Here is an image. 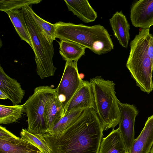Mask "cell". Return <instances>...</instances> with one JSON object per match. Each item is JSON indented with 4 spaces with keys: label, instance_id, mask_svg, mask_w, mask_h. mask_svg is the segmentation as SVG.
<instances>
[{
    "label": "cell",
    "instance_id": "cell-10",
    "mask_svg": "<svg viewBox=\"0 0 153 153\" xmlns=\"http://www.w3.org/2000/svg\"><path fill=\"white\" fill-rule=\"evenodd\" d=\"M88 109L95 110L94 96L90 82L82 80L80 86L65 108L64 116L73 110Z\"/></svg>",
    "mask_w": 153,
    "mask_h": 153
},
{
    "label": "cell",
    "instance_id": "cell-7",
    "mask_svg": "<svg viewBox=\"0 0 153 153\" xmlns=\"http://www.w3.org/2000/svg\"><path fill=\"white\" fill-rule=\"evenodd\" d=\"M77 62L66 61L60 81L55 89L56 95L65 110L82 83V80L78 71Z\"/></svg>",
    "mask_w": 153,
    "mask_h": 153
},
{
    "label": "cell",
    "instance_id": "cell-19",
    "mask_svg": "<svg viewBox=\"0 0 153 153\" xmlns=\"http://www.w3.org/2000/svg\"><path fill=\"white\" fill-rule=\"evenodd\" d=\"M58 42L59 53L66 61H78L85 54L86 48L77 43L63 40Z\"/></svg>",
    "mask_w": 153,
    "mask_h": 153
},
{
    "label": "cell",
    "instance_id": "cell-1",
    "mask_svg": "<svg viewBox=\"0 0 153 153\" xmlns=\"http://www.w3.org/2000/svg\"><path fill=\"white\" fill-rule=\"evenodd\" d=\"M103 131L97 112L88 109L64 131L42 136L51 153H99Z\"/></svg>",
    "mask_w": 153,
    "mask_h": 153
},
{
    "label": "cell",
    "instance_id": "cell-4",
    "mask_svg": "<svg viewBox=\"0 0 153 153\" xmlns=\"http://www.w3.org/2000/svg\"><path fill=\"white\" fill-rule=\"evenodd\" d=\"M94 96L95 111L103 131L119 124L120 112L119 100L116 95L115 84L97 76L90 79Z\"/></svg>",
    "mask_w": 153,
    "mask_h": 153
},
{
    "label": "cell",
    "instance_id": "cell-25",
    "mask_svg": "<svg viewBox=\"0 0 153 153\" xmlns=\"http://www.w3.org/2000/svg\"><path fill=\"white\" fill-rule=\"evenodd\" d=\"M19 137L7 130L5 127L0 126V140L8 142H12Z\"/></svg>",
    "mask_w": 153,
    "mask_h": 153
},
{
    "label": "cell",
    "instance_id": "cell-21",
    "mask_svg": "<svg viewBox=\"0 0 153 153\" xmlns=\"http://www.w3.org/2000/svg\"><path fill=\"white\" fill-rule=\"evenodd\" d=\"M30 10L31 15L43 35L51 44L56 40V27L54 24L51 23L42 19L32 10L31 5Z\"/></svg>",
    "mask_w": 153,
    "mask_h": 153
},
{
    "label": "cell",
    "instance_id": "cell-23",
    "mask_svg": "<svg viewBox=\"0 0 153 153\" xmlns=\"http://www.w3.org/2000/svg\"><path fill=\"white\" fill-rule=\"evenodd\" d=\"M85 110L78 109L68 113L63 117L55 125L52 130L48 132L56 133L64 131L82 114Z\"/></svg>",
    "mask_w": 153,
    "mask_h": 153
},
{
    "label": "cell",
    "instance_id": "cell-27",
    "mask_svg": "<svg viewBox=\"0 0 153 153\" xmlns=\"http://www.w3.org/2000/svg\"><path fill=\"white\" fill-rule=\"evenodd\" d=\"M0 98L1 99L6 100L8 99L7 96L2 91L0 90Z\"/></svg>",
    "mask_w": 153,
    "mask_h": 153
},
{
    "label": "cell",
    "instance_id": "cell-13",
    "mask_svg": "<svg viewBox=\"0 0 153 153\" xmlns=\"http://www.w3.org/2000/svg\"><path fill=\"white\" fill-rule=\"evenodd\" d=\"M114 35L120 44L124 48L128 46L130 25L122 12L117 11L109 19Z\"/></svg>",
    "mask_w": 153,
    "mask_h": 153
},
{
    "label": "cell",
    "instance_id": "cell-16",
    "mask_svg": "<svg viewBox=\"0 0 153 153\" xmlns=\"http://www.w3.org/2000/svg\"><path fill=\"white\" fill-rule=\"evenodd\" d=\"M99 153H127L119 128L102 139Z\"/></svg>",
    "mask_w": 153,
    "mask_h": 153
},
{
    "label": "cell",
    "instance_id": "cell-22",
    "mask_svg": "<svg viewBox=\"0 0 153 153\" xmlns=\"http://www.w3.org/2000/svg\"><path fill=\"white\" fill-rule=\"evenodd\" d=\"M20 134L21 138L35 146L42 153H51V150L42 135L32 134L25 129H22Z\"/></svg>",
    "mask_w": 153,
    "mask_h": 153
},
{
    "label": "cell",
    "instance_id": "cell-5",
    "mask_svg": "<svg viewBox=\"0 0 153 153\" xmlns=\"http://www.w3.org/2000/svg\"><path fill=\"white\" fill-rule=\"evenodd\" d=\"M30 6L22 9L35 54L37 74L42 79L53 76L56 69L53 62L54 50L53 44L46 39L33 18Z\"/></svg>",
    "mask_w": 153,
    "mask_h": 153
},
{
    "label": "cell",
    "instance_id": "cell-14",
    "mask_svg": "<svg viewBox=\"0 0 153 153\" xmlns=\"http://www.w3.org/2000/svg\"><path fill=\"white\" fill-rule=\"evenodd\" d=\"M69 11L85 23L94 21L97 15L88 0H64Z\"/></svg>",
    "mask_w": 153,
    "mask_h": 153
},
{
    "label": "cell",
    "instance_id": "cell-18",
    "mask_svg": "<svg viewBox=\"0 0 153 153\" xmlns=\"http://www.w3.org/2000/svg\"><path fill=\"white\" fill-rule=\"evenodd\" d=\"M5 13L8 16L21 39L26 42L33 49L32 42L22 9L9 10Z\"/></svg>",
    "mask_w": 153,
    "mask_h": 153
},
{
    "label": "cell",
    "instance_id": "cell-20",
    "mask_svg": "<svg viewBox=\"0 0 153 153\" xmlns=\"http://www.w3.org/2000/svg\"><path fill=\"white\" fill-rule=\"evenodd\" d=\"M25 111L24 105L13 106L0 105V123L7 124L19 120Z\"/></svg>",
    "mask_w": 153,
    "mask_h": 153
},
{
    "label": "cell",
    "instance_id": "cell-17",
    "mask_svg": "<svg viewBox=\"0 0 153 153\" xmlns=\"http://www.w3.org/2000/svg\"><path fill=\"white\" fill-rule=\"evenodd\" d=\"M0 153H42L35 146L19 137L12 142L0 140Z\"/></svg>",
    "mask_w": 153,
    "mask_h": 153
},
{
    "label": "cell",
    "instance_id": "cell-9",
    "mask_svg": "<svg viewBox=\"0 0 153 153\" xmlns=\"http://www.w3.org/2000/svg\"><path fill=\"white\" fill-rule=\"evenodd\" d=\"M130 17L135 27L149 29L153 25V0L135 1L131 7Z\"/></svg>",
    "mask_w": 153,
    "mask_h": 153
},
{
    "label": "cell",
    "instance_id": "cell-2",
    "mask_svg": "<svg viewBox=\"0 0 153 153\" xmlns=\"http://www.w3.org/2000/svg\"><path fill=\"white\" fill-rule=\"evenodd\" d=\"M56 38L74 42L100 55L110 52L114 46L107 30L100 25L88 26L59 21L54 24Z\"/></svg>",
    "mask_w": 153,
    "mask_h": 153
},
{
    "label": "cell",
    "instance_id": "cell-24",
    "mask_svg": "<svg viewBox=\"0 0 153 153\" xmlns=\"http://www.w3.org/2000/svg\"><path fill=\"white\" fill-rule=\"evenodd\" d=\"M42 0H0V10L4 12L14 9H22L27 5L37 4Z\"/></svg>",
    "mask_w": 153,
    "mask_h": 153
},
{
    "label": "cell",
    "instance_id": "cell-12",
    "mask_svg": "<svg viewBox=\"0 0 153 153\" xmlns=\"http://www.w3.org/2000/svg\"><path fill=\"white\" fill-rule=\"evenodd\" d=\"M153 145V115L149 117L139 136L135 139L130 153H149Z\"/></svg>",
    "mask_w": 153,
    "mask_h": 153
},
{
    "label": "cell",
    "instance_id": "cell-26",
    "mask_svg": "<svg viewBox=\"0 0 153 153\" xmlns=\"http://www.w3.org/2000/svg\"><path fill=\"white\" fill-rule=\"evenodd\" d=\"M148 53L153 64V36L150 33L148 35Z\"/></svg>",
    "mask_w": 153,
    "mask_h": 153
},
{
    "label": "cell",
    "instance_id": "cell-6",
    "mask_svg": "<svg viewBox=\"0 0 153 153\" xmlns=\"http://www.w3.org/2000/svg\"><path fill=\"white\" fill-rule=\"evenodd\" d=\"M56 93V89L48 86L37 87L24 104L27 117V130L29 132L41 135L48 132L44 118L45 108L48 101Z\"/></svg>",
    "mask_w": 153,
    "mask_h": 153
},
{
    "label": "cell",
    "instance_id": "cell-8",
    "mask_svg": "<svg viewBox=\"0 0 153 153\" xmlns=\"http://www.w3.org/2000/svg\"><path fill=\"white\" fill-rule=\"evenodd\" d=\"M120 112L119 128L120 130L127 153H130L135 140L134 123L138 111L133 105L119 102Z\"/></svg>",
    "mask_w": 153,
    "mask_h": 153
},
{
    "label": "cell",
    "instance_id": "cell-28",
    "mask_svg": "<svg viewBox=\"0 0 153 153\" xmlns=\"http://www.w3.org/2000/svg\"><path fill=\"white\" fill-rule=\"evenodd\" d=\"M149 153H153V145L151 148Z\"/></svg>",
    "mask_w": 153,
    "mask_h": 153
},
{
    "label": "cell",
    "instance_id": "cell-3",
    "mask_svg": "<svg viewBox=\"0 0 153 153\" xmlns=\"http://www.w3.org/2000/svg\"><path fill=\"white\" fill-rule=\"evenodd\" d=\"M149 29H142L130 42L126 66L141 91L149 94L153 90V64L147 51Z\"/></svg>",
    "mask_w": 153,
    "mask_h": 153
},
{
    "label": "cell",
    "instance_id": "cell-15",
    "mask_svg": "<svg viewBox=\"0 0 153 153\" xmlns=\"http://www.w3.org/2000/svg\"><path fill=\"white\" fill-rule=\"evenodd\" d=\"M64 107L59 100L56 93L48 101L44 111V118L48 132L51 131L55 125L64 116Z\"/></svg>",
    "mask_w": 153,
    "mask_h": 153
},
{
    "label": "cell",
    "instance_id": "cell-11",
    "mask_svg": "<svg viewBox=\"0 0 153 153\" xmlns=\"http://www.w3.org/2000/svg\"><path fill=\"white\" fill-rule=\"evenodd\" d=\"M0 90L3 92L12 102L13 105L20 103L25 94L20 83L11 78L0 66Z\"/></svg>",
    "mask_w": 153,
    "mask_h": 153
}]
</instances>
